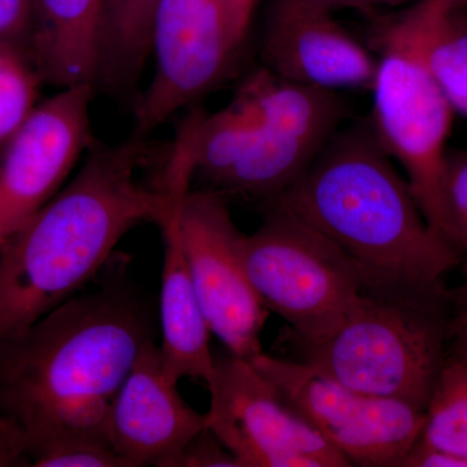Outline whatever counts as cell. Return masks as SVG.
<instances>
[{"instance_id":"cell-1","label":"cell","mask_w":467,"mask_h":467,"mask_svg":"<svg viewBox=\"0 0 467 467\" xmlns=\"http://www.w3.org/2000/svg\"><path fill=\"white\" fill-rule=\"evenodd\" d=\"M156 334L152 300L121 273L0 344V418L21 465L42 467L70 445H110L112 402Z\"/></svg>"},{"instance_id":"cell-2","label":"cell","mask_w":467,"mask_h":467,"mask_svg":"<svg viewBox=\"0 0 467 467\" xmlns=\"http://www.w3.org/2000/svg\"><path fill=\"white\" fill-rule=\"evenodd\" d=\"M142 138L95 142L72 181L0 247V344L77 296L122 238L161 225L171 192L140 180L149 162Z\"/></svg>"},{"instance_id":"cell-3","label":"cell","mask_w":467,"mask_h":467,"mask_svg":"<svg viewBox=\"0 0 467 467\" xmlns=\"http://www.w3.org/2000/svg\"><path fill=\"white\" fill-rule=\"evenodd\" d=\"M342 248L382 281L444 284L461 252L432 229L373 125L337 131L292 186L265 202Z\"/></svg>"},{"instance_id":"cell-4","label":"cell","mask_w":467,"mask_h":467,"mask_svg":"<svg viewBox=\"0 0 467 467\" xmlns=\"http://www.w3.org/2000/svg\"><path fill=\"white\" fill-rule=\"evenodd\" d=\"M459 296L447 285L377 282L317 342L285 340L296 361L356 391L427 408L453 340Z\"/></svg>"},{"instance_id":"cell-5","label":"cell","mask_w":467,"mask_h":467,"mask_svg":"<svg viewBox=\"0 0 467 467\" xmlns=\"http://www.w3.org/2000/svg\"><path fill=\"white\" fill-rule=\"evenodd\" d=\"M427 0L378 27V70L373 129L383 149L404 168L411 192L429 225L451 241L444 202L447 140L454 110L420 50Z\"/></svg>"},{"instance_id":"cell-6","label":"cell","mask_w":467,"mask_h":467,"mask_svg":"<svg viewBox=\"0 0 467 467\" xmlns=\"http://www.w3.org/2000/svg\"><path fill=\"white\" fill-rule=\"evenodd\" d=\"M243 261L266 308L287 322L288 335L308 342L334 334L365 291L382 281L322 234L275 209L244 235Z\"/></svg>"},{"instance_id":"cell-7","label":"cell","mask_w":467,"mask_h":467,"mask_svg":"<svg viewBox=\"0 0 467 467\" xmlns=\"http://www.w3.org/2000/svg\"><path fill=\"white\" fill-rule=\"evenodd\" d=\"M250 361L352 466L402 467L425 426V409L356 391L296 359L261 352Z\"/></svg>"},{"instance_id":"cell-8","label":"cell","mask_w":467,"mask_h":467,"mask_svg":"<svg viewBox=\"0 0 467 467\" xmlns=\"http://www.w3.org/2000/svg\"><path fill=\"white\" fill-rule=\"evenodd\" d=\"M250 23L227 0H162L150 36L155 73L135 106L138 134L155 130L220 84Z\"/></svg>"},{"instance_id":"cell-9","label":"cell","mask_w":467,"mask_h":467,"mask_svg":"<svg viewBox=\"0 0 467 467\" xmlns=\"http://www.w3.org/2000/svg\"><path fill=\"white\" fill-rule=\"evenodd\" d=\"M207 427L241 467H348L250 359L214 356Z\"/></svg>"},{"instance_id":"cell-10","label":"cell","mask_w":467,"mask_h":467,"mask_svg":"<svg viewBox=\"0 0 467 467\" xmlns=\"http://www.w3.org/2000/svg\"><path fill=\"white\" fill-rule=\"evenodd\" d=\"M181 238L202 312L227 350L251 359L263 352L261 333L269 309L243 261V239L223 193L192 192L180 208Z\"/></svg>"},{"instance_id":"cell-11","label":"cell","mask_w":467,"mask_h":467,"mask_svg":"<svg viewBox=\"0 0 467 467\" xmlns=\"http://www.w3.org/2000/svg\"><path fill=\"white\" fill-rule=\"evenodd\" d=\"M94 88H60L36 104L0 150L2 244L57 195L82 153L95 143L90 119Z\"/></svg>"},{"instance_id":"cell-12","label":"cell","mask_w":467,"mask_h":467,"mask_svg":"<svg viewBox=\"0 0 467 467\" xmlns=\"http://www.w3.org/2000/svg\"><path fill=\"white\" fill-rule=\"evenodd\" d=\"M266 69L324 90L371 88L378 57L331 12L299 0H275L261 51Z\"/></svg>"},{"instance_id":"cell-13","label":"cell","mask_w":467,"mask_h":467,"mask_svg":"<svg viewBox=\"0 0 467 467\" xmlns=\"http://www.w3.org/2000/svg\"><path fill=\"white\" fill-rule=\"evenodd\" d=\"M207 427L162 370L155 340L140 349L109 410L110 445L125 467H169Z\"/></svg>"},{"instance_id":"cell-14","label":"cell","mask_w":467,"mask_h":467,"mask_svg":"<svg viewBox=\"0 0 467 467\" xmlns=\"http://www.w3.org/2000/svg\"><path fill=\"white\" fill-rule=\"evenodd\" d=\"M192 175L177 171L165 189L173 195V205L160 229L164 242L160 325H161L162 370L171 383L183 378L209 383L213 376L214 355L211 350V328L196 295L181 238L180 208L189 192Z\"/></svg>"},{"instance_id":"cell-15","label":"cell","mask_w":467,"mask_h":467,"mask_svg":"<svg viewBox=\"0 0 467 467\" xmlns=\"http://www.w3.org/2000/svg\"><path fill=\"white\" fill-rule=\"evenodd\" d=\"M26 50L43 84L58 88L98 85L103 0H34Z\"/></svg>"},{"instance_id":"cell-16","label":"cell","mask_w":467,"mask_h":467,"mask_svg":"<svg viewBox=\"0 0 467 467\" xmlns=\"http://www.w3.org/2000/svg\"><path fill=\"white\" fill-rule=\"evenodd\" d=\"M235 99L256 117L260 128L327 142L342 122L337 92L282 78L264 67L247 79Z\"/></svg>"},{"instance_id":"cell-17","label":"cell","mask_w":467,"mask_h":467,"mask_svg":"<svg viewBox=\"0 0 467 467\" xmlns=\"http://www.w3.org/2000/svg\"><path fill=\"white\" fill-rule=\"evenodd\" d=\"M325 144L260 128L250 150L214 187L232 195L270 201L299 180Z\"/></svg>"},{"instance_id":"cell-18","label":"cell","mask_w":467,"mask_h":467,"mask_svg":"<svg viewBox=\"0 0 467 467\" xmlns=\"http://www.w3.org/2000/svg\"><path fill=\"white\" fill-rule=\"evenodd\" d=\"M162 0H103V38L98 85L126 91L150 55L153 21Z\"/></svg>"},{"instance_id":"cell-19","label":"cell","mask_w":467,"mask_h":467,"mask_svg":"<svg viewBox=\"0 0 467 467\" xmlns=\"http://www.w3.org/2000/svg\"><path fill=\"white\" fill-rule=\"evenodd\" d=\"M423 60L451 103L467 100V11L427 0L420 39Z\"/></svg>"},{"instance_id":"cell-20","label":"cell","mask_w":467,"mask_h":467,"mask_svg":"<svg viewBox=\"0 0 467 467\" xmlns=\"http://www.w3.org/2000/svg\"><path fill=\"white\" fill-rule=\"evenodd\" d=\"M259 131L256 117L235 98L220 112H202L196 128L193 175L201 174L216 186L250 150Z\"/></svg>"},{"instance_id":"cell-21","label":"cell","mask_w":467,"mask_h":467,"mask_svg":"<svg viewBox=\"0 0 467 467\" xmlns=\"http://www.w3.org/2000/svg\"><path fill=\"white\" fill-rule=\"evenodd\" d=\"M416 445L467 457V368L454 353L442 368Z\"/></svg>"},{"instance_id":"cell-22","label":"cell","mask_w":467,"mask_h":467,"mask_svg":"<svg viewBox=\"0 0 467 467\" xmlns=\"http://www.w3.org/2000/svg\"><path fill=\"white\" fill-rule=\"evenodd\" d=\"M42 85L26 48L0 42V150L36 109Z\"/></svg>"},{"instance_id":"cell-23","label":"cell","mask_w":467,"mask_h":467,"mask_svg":"<svg viewBox=\"0 0 467 467\" xmlns=\"http://www.w3.org/2000/svg\"><path fill=\"white\" fill-rule=\"evenodd\" d=\"M444 202L451 241L461 254H467V150L447 153Z\"/></svg>"},{"instance_id":"cell-24","label":"cell","mask_w":467,"mask_h":467,"mask_svg":"<svg viewBox=\"0 0 467 467\" xmlns=\"http://www.w3.org/2000/svg\"><path fill=\"white\" fill-rule=\"evenodd\" d=\"M169 467H241L232 451L208 427L199 432Z\"/></svg>"},{"instance_id":"cell-25","label":"cell","mask_w":467,"mask_h":467,"mask_svg":"<svg viewBox=\"0 0 467 467\" xmlns=\"http://www.w3.org/2000/svg\"><path fill=\"white\" fill-rule=\"evenodd\" d=\"M34 17V0H0V42L17 43L26 48Z\"/></svg>"},{"instance_id":"cell-26","label":"cell","mask_w":467,"mask_h":467,"mask_svg":"<svg viewBox=\"0 0 467 467\" xmlns=\"http://www.w3.org/2000/svg\"><path fill=\"white\" fill-rule=\"evenodd\" d=\"M310 7L331 12L339 9H358V11H373L379 8H399L411 5L420 0H299Z\"/></svg>"},{"instance_id":"cell-27","label":"cell","mask_w":467,"mask_h":467,"mask_svg":"<svg viewBox=\"0 0 467 467\" xmlns=\"http://www.w3.org/2000/svg\"><path fill=\"white\" fill-rule=\"evenodd\" d=\"M402 467H467V457L414 445Z\"/></svg>"},{"instance_id":"cell-28","label":"cell","mask_w":467,"mask_h":467,"mask_svg":"<svg viewBox=\"0 0 467 467\" xmlns=\"http://www.w3.org/2000/svg\"><path fill=\"white\" fill-rule=\"evenodd\" d=\"M453 337L460 342L467 343V287L459 296V308L454 317Z\"/></svg>"},{"instance_id":"cell-29","label":"cell","mask_w":467,"mask_h":467,"mask_svg":"<svg viewBox=\"0 0 467 467\" xmlns=\"http://www.w3.org/2000/svg\"><path fill=\"white\" fill-rule=\"evenodd\" d=\"M227 2L232 3L234 7L238 8L243 14L252 17L257 0H227Z\"/></svg>"},{"instance_id":"cell-30","label":"cell","mask_w":467,"mask_h":467,"mask_svg":"<svg viewBox=\"0 0 467 467\" xmlns=\"http://www.w3.org/2000/svg\"><path fill=\"white\" fill-rule=\"evenodd\" d=\"M451 352L454 353L457 358L462 359V361L465 362L467 368V343L459 342V340H453V342H451Z\"/></svg>"},{"instance_id":"cell-31","label":"cell","mask_w":467,"mask_h":467,"mask_svg":"<svg viewBox=\"0 0 467 467\" xmlns=\"http://www.w3.org/2000/svg\"><path fill=\"white\" fill-rule=\"evenodd\" d=\"M456 112H460L461 115L467 117V100L457 101V103L451 104Z\"/></svg>"},{"instance_id":"cell-32","label":"cell","mask_w":467,"mask_h":467,"mask_svg":"<svg viewBox=\"0 0 467 467\" xmlns=\"http://www.w3.org/2000/svg\"><path fill=\"white\" fill-rule=\"evenodd\" d=\"M448 5L451 8L466 9L467 11V0H448Z\"/></svg>"},{"instance_id":"cell-33","label":"cell","mask_w":467,"mask_h":467,"mask_svg":"<svg viewBox=\"0 0 467 467\" xmlns=\"http://www.w3.org/2000/svg\"><path fill=\"white\" fill-rule=\"evenodd\" d=\"M0 425H2V418H0Z\"/></svg>"},{"instance_id":"cell-34","label":"cell","mask_w":467,"mask_h":467,"mask_svg":"<svg viewBox=\"0 0 467 467\" xmlns=\"http://www.w3.org/2000/svg\"><path fill=\"white\" fill-rule=\"evenodd\" d=\"M0 245H2V242H0Z\"/></svg>"}]
</instances>
